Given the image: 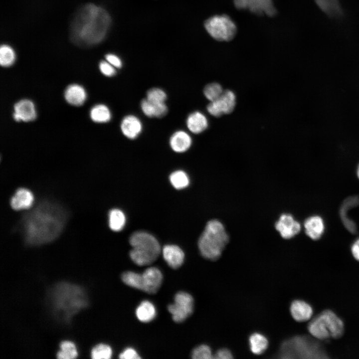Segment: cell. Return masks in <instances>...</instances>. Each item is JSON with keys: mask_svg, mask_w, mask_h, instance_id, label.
I'll return each instance as SVG.
<instances>
[{"mask_svg": "<svg viewBox=\"0 0 359 359\" xmlns=\"http://www.w3.org/2000/svg\"><path fill=\"white\" fill-rule=\"evenodd\" d=\"M91 119L96 123H106L111 119V113L107 106L99 104L92 108L90 111Z\"/></svg>", "mask_w": 359, "mask_h": 359, "instance_id": "cell-27", "label": "cell"}, {"mask_svg": "<svg viewBox=\"0 0 359 359\" xmlns=\"http://www.w3.org/2000/svg\"><path fill=\"white\" fill-rule=\"evenodd\" d=\"M60 350L57 353L60 359H72L77 356V352L74 343L70 341H63L60 344Z\"/></svg>", "mask_w": 359, "mask_h": 359, "instance_id": "cell-30", "label": "cell"}, {"mask_svg": "<svg viewBox=\"0 0 359 359\" xmlns=\"http://www.w3.org/2000/svg\"><path fill=\"white\" fill-rule=\"evenodd\" d=\"M308 329L310 334L317 340L338 339L343 335L344 325L333 311L326 310L311 320Z\"/></svg>", "mask_w": 359, "mask_h": 359, "instance_id": "cell-6", "label": "cell"}, {"mask_svg": "<svg viewBox=\"0 0 359 359\" xmlns=\"http://www.w3.org/2000/svg\"><path fill=\"white\" fill-rule=\"evenodd\" d=\"M320 10L327 16L334 18L341 17L343 9L340 0H314Z\"/></svg>", "mask_w": 359, "mask_h": 359, "instance_id": "cell-22", "label": "cell"}, {"mask_svg": "<svg viewBox=\"0 0 359 359\" xmlns=\"http://www.w3.org/2000/svg\"><path fill=\"white\" fill-rule=\"evenodd\" d=\"M123 282L127 285L143 291L144 285L142 274L133 271L124 272L121 276Z\"/></svg>", "mask_w": 359, "mask_h": 359, "instance_id": "cell-28", "label": "cell"}, {"mask_svg": "<svg viewBox=\"0 0 359 359\" xmlns=\"http://www.w3.org/2000/svg\"><path fill=\"white\" fill-rule=\"evenodd\" d=\"M105 58L107 62L113 65L114 67L120 68L122 66V62L121 59L117 55L109 53L105 56Z\"/></svg>", "mask_w": 359, "mask_h": 359, "instance_id": "cell-39", "label": "cell"}, {"mask_svg": "<svg viewBox=\"0 0 359 359\" xmlns=\"http://www.w3.org/2000/svg\"><path fill=\"white\" fill-rule=\"evenodd\" d=\"M249 346L251 352L255 355H260L267 349L268 342L267 338L259 333L252 334L249 339Z\"/></svg>", "mask_w": 359, "mask_h": 359, "instance_id": "cell-26", "label": "cell"}, {"mask_svg": "<svg viewBox=\"0 0 359 359\" xmlns=\"http://www.w3.org/2000/svg\"><path fill=\"white\" fill-rule=\"evenodd\" d=\"M276 229L285 239H290L297 235L301 230V225L289 214H283L275 224Z\"/></svg>", "mask_w": 359, "mask_h": 359, "instance_id": "cell-12", "label": "cell"}, {"mask_svg": "<svg viewBox=\"0 0 359 359\" xmlns=\"http://www.w3.org/2000/svg\"><path fill=\"white\" fill-rule=\"evenodd\" d=\"M13 118L16 121L29 122L36 118V111L33 103L29 100H22L14 106Z\"/></svg>", "mask_w": 359, "mask_h": 359, "instance_id": "cell-15", "label": "cell"}, {"mask_svg": "<svg viewBox=\"0 0 359 359\" xmlns=\"http://www.w3.org/2000/svg\"><path fill=\"white\" fill-rule=\"evenodd\" d=\"M167 98V94L161 88H153L149 89L147 92L146 99L153 103H165Z\"/></svg>", "mask_w": 359, "mask_h": 359, "instance_id": "cell-35", "label": "cell"}, {"mask_svg": "<svg viewBox=\"0 0 359 359\" xmlns=\"http://www.w3.org/2000/svg\"><path fill=\"white\" fill-rule=\"evenodd\" d=\"M191 357L194 359L213 358L210 348L206 345H201L195 348L192 352Z\"/></svg>", "mask_w": 359, "mask_h": 359, "instance_id": "cell-36", "label": "cell"}, {"mask_svg": "<svg viewBox=\"0 0 359 359\" xmlns=\"http://www.w3.org/2000/svg\"><path fill=\"white\" fill-rule=\"evenodd\" d=\"M235 6L240 9H248L257 14L273 15L275 9L272 0H234Z\"/></svg>", "mask_w": 359, "mask_h": 359, "instance_id": "cell-11", "label": "cell"}, {"mask_svg": "<svg viewBox=\"0 0 359 359\" xmlns=\"http://www.w3.org/2000/svg\"><path fill=\"white\" fill-rule=\"evenodd\" d=\"M228 240V235L223 224L214 219L206 224L198 239V246L204 258L216 260L221 255Z\"/></svg>", "mask_w": 359, "mask_h": 359, "instance_id": "cell-4", "label": "cell"}, {"mask_svg": "<svg viewBox=\"0 0 359 359\" xmlns=\"http://www.w3.org/2000/svg\"><path fill=\"white\" fill-rule=\"evenodd\" d=\"M115 68L107 61H102L99 64L101 73L106 76L110 77L115 75L116 71Z\"/></svg>", "mask_w": 359, "mask_h": 359, "instance_id": "cell-37", "label": "cell"}, {"mask_svg": "<svg viewBox=\"0 0 359 359\" xmlns=\"http://www.w3.org/2000/svg\"><path fill=\"white\" fill-rule=\"evenodd\" d=\"M288 355L302 358L324 359L327 354L317 342L304 337H295L286 343Z\"/></svg>", "mask_w": 359, "mask_h": 359, "instance_id": "cell-7", "label": "cell"}, {"mask_svg": "<svg viewBox=\"0 0 359 359\" xmlns=\"http://www.w3.org/2000/svg\"><path fill=\"white\" fill-rule=\"evenodd\" d=\"M236 104V97L231 90L223 91L217 99L210 101L207 106L208 112L213 116L219 117L222 114H229L234 110Z\"/></svg>", "mask_w": 359, "mask_h": 359, "instance_id": "cell-10", "label": "cell"}, {"mask_svg": "<svg viewBox=\"0 0 359 359\" xmlns=\"http://www.w3.org/2000/svg\"><path fill=\"white\" fill-rule=\"evenodd\" d=\"M49 299L55 314L66 322L88 305L86 295L81 287L64 282L52 288Z\"/></svg>", "mask_w": 359, "mask_h": 359, "instance_id": "cell-3", "label": "cell"}, {"mask_svg": "<svg viewBox=\"0 0 359 359\" xmlns=\"http://www.w3.org/2000/svg\"><path fill=\"white\" fill-rule=\"evenodd\" d=\"M33 200V195L30 191L21 188L18 189L12 197L10 205L14 210L27 209L31 206Z\"/></svg>", "mask_w": 359, "mask_h": 359, "instance_id": "cell-20", "label": "cell"}, {"mask_svg": "<svg viewBox=\"0 0 359 359\" xmlns=\"http://www.w3.org/2000/svg\"><path fill=\"white\" fill-rule=\"evenodd\" d=\"M357 176H358V178L359 179V165L357 169Z\"/></svg>", "mask_w": 359, "mask_h": 359, "instance_id": "cell-42", "label": "cell"}, {"mask_svg": "<svg viewBox=\"0 0 359 359\" xmlns=\"http://www.w3.org/2000/svg\"><path fill=\"white\" fill-rule=\"evenodd\" d=\"M142 274L143 291L149 294H155L162 283L163 274L161 271L158 268L152 267L146 269Z\"/></svg>", "mask_w": 359, "mask_h": 359, "instance_id": "cell-13", "label": "cell"}, {"mask_svg": "<svg viewBox=\"0 0 359 359\" xmlns=\"http://www.w3.org/2000/svg\"><path fill=\"white\" fill-rule=\"evenodd\" d=\"M126 218L124 213L118 209H112L109 214V224L111 230L120 231L124 226Z\"/></svg>", "mask_w": 359, "mask_h": 359, "instance_id": "cell-29", "label": "cell"}, {"mask_svg": "<svg viewBox=\"0 0 359 359\" xmlns=\"http://www.w3.org/2000/svg\"><path fill=\"white\" fill-rule=\"evenodd\" d=\"M306 234L313 240L319 239L325 230V224L323 218L319 215L311 216L304 222Z\"/></svg>", "mask_w": 359, "mask_h": 359, "instance_id": "cell-17", "label": "cell"}, {"mask_svg": "<svg viewBox=\"0 0 359 359\" xmlns=\"http://www.w3.org/2000/svg\"><path fill=\"white\" fill-rule=\"evenodd\" d=\"M15 59V54L13 49L7 45H2L0 48V63L2 66L11 65Z\"/></svg>", "mask_w": 359, "mask_h": 359, "instance_id": "cell-31", "label": "cell"}, {"mask_svg": "<svg viewBox=\"0 0 359 359\" xmlns=\"http://www.w3.org/2000/svg\"><path fill=\"white\" fill-rule=\"evenodd\" d=\"M223 92L221 86L217 83H212L206 85L203 89L205 97L210 101L219 98Z\"/></svg>", "mask_w": 359, "mask_h": 359, "instance_id": "cell-34", "label": "cell"}, {"mask_svg": "<svg viewBox=\"0 0 359 359\" xmlns=\"http://www.w3.org/2000/svg\"><path fill=\"white\" fill-rule=\"evenodd\" d=\"M121 359H139L141 357L136 351L132 348H127L119 356Z\"/></svg>", "mask_w": 359, "mask_h": 359, "instance_id": "cell-38", "label": "cell"}, {"mask_svg": "<svg viewBox=\"0 0 359 359\" xmlns=\"http://www.w3.org/2000/svg\"><path fill=\"white\" fill-rule=\"evenodd\" d=\"M141 108L143 113L151 118H161L168 112V107L165 103H153L147 99L141 101Z\"/></svg>", "mask_w": 359, "mask_h": 359, "instance_id": "cell-23", "label": "cell"}, {"mask_svg": "<svg viewBox=\"0 0 359 359\" xmlns=\"http://www.w3.org/2000/svg\"><path fill=\"white\" fill-rule=\"evenodd\" d=\"M351 252L355 259L359 261V238L356 240L352 245Z\"/></svg>", "mask_w": 359, "mask_h": 359, "instance_id": "cell-41", "label": "cell"}, {"mask_svg": "<svg viewBox=\"0 0 359 359\" xmlns=\"http://www.w3.org/2000/svg\"><path fill=\"white\" fill-rule=\"evenodd\" d=\"M163 255L170 267L173 269L180 267L183 264L184 254L179 246L175 245H167L163 249Z\"/></svg>", "mask_w": 359, "mask_h": 359, "instance_id": "cell-16", "label": "cell"}, {"mask_svg": "<svg viewBox=\"0 0 359 359\" xmlns=\"http://www.w3.org/2000/svg\"><path fill=\"white\" fill-rule=\"evenodd\" d=\"M232 358L231 353L227 349H220L213 356V358L218 359H230Z\"/></svg>", "mask_w": 359, "mask_h": 359, "instance_id": "cell-40", "label": "cell"}, {"mask_svg": "<svg viewBox=\"0 0 359 359\" xmlns=\"http://www.w3.org/2000/svg\"><path fill=\"white\" fill-rule=\"evenodd\" d=\"M290 312L294 320L301 322L310 319L313 311L310 304L304 301L297 300L292 303Z\"/></svg>", "mask_w": 359, "mask_h": 359, "instance_id": "cell-19", "label": "cell"}, {"mask_svg": "<svg viewBox=\"0 0 359 359\" xmlns=\"http://www.w3.org/2000/svg\"><path fill=\"white\" fill-rule=\"evenodd\" d=\"M170 180L173 186L178 189L183 188L189 184L188 176L182 171L173 173L170 176Z\"/></svg>", "mask_w": 359, "mask_h": 359, "instance_id": "cell-32", "label": "cell"}, {"mask_svg": "<svg viewBox=\"0 0 359 359\" xmlns=\"http://www.w3.org/2000/svg\"><path fill=\"white\" fill-rule=\"evenodd\" d=\"M129 242L132 247L130 256L132 261L139 266H146L154 262L158 257L161 247L156 238L144 231L133 233Z\"/></svg>", "mask_w": 359, "mask_h": 359, "instance_id": "cell-5", "label": "cell"}, {"mask_svg": "<svg viewBox=\"0 0 359 359\" xmlns=\"http://www.w3.org/2000/svg\"><path fill=\"white\" fill-rule=\"evenodd\" d=\"M65 220V214L59 207L49 202L39 204L23 219L26 242L39 245L50 242L60 234Z\"/></svg>", "mask_w": 359, "mask_h": 359, "instance_id": "cell-1", "label": "cell"}, {"mask_svg": "<svg viewBox=\"0 0 359 359\" xmlns=\"http://www.w3.org/2000/svg\"><path fill=\"white\" fill-rule=\"evenodd\" d=\"M120 127L123 134L131 140L137 138L143 129L141 120L133 115H129L124 117L121 121Z\"/></svg>", "mask_w": 359, "mask_h": 359, "instance_id": "cell-14", "label": "cell"}, {"mask_svg": "<svg viewBox=\"0 0 359 359\" xmlns=\"http://www.w3.org/2000/svg\"><path fill=\"white\" fill-rule=\"evenodd\" d=\"M136 315L139 321L147 323L152 321L156 317V310L152 303L145 300L138 306Z\"/></svg>", "mask_w": 359, "mask_h": 359, "instance_id": "cell-25", "label": "cell"}, {"mask_svg": "<svg viewBox=\"0 0 359 359\" xmlns=\"http://www.w3.org/2000/svg\"><path fill=\"white\" fill-rule=\"evenodd\" d=\"M192 139L185 131L179 130L174 132L170 137V145L172 149L177 153L186 151L191 146Z\"/></svg>", "mask_w": 359, "mask_h": 359, "instance_id": "cell-18", "label": "cell"}, {"mask_svg": "<svg viewBox=\"0 0 359 359\" xmlns=\"http://www.w3.org/2000/svg\"><path fill=\"white\" fill-rule=\"evenodd\" d=\"M64 96L67 102L74 106L83 104L86 98L84 89L77 84L69 85L65 91Z\"/></svg>", "mask_w": 359, "mask_h": 359, "instance_id": "cell-24", "label": "cell"}, {"mask_svg": "<svg viewBox=\"0 0 359 359\" xmlns=\"http://www.w3.org/2000/svg\"><path fill=\"white\" fill-rule=\"evenodd\" d=\"M193 299L191 295L185 292L177 293L174 298V304L168 307L175 322H182L191 315L193 310Z\"/></svg>", "mask_w": 359, "mask_h": 359, "instance_id": "cell-9", "label": "cell"}, {"mask_svg": "<svg viewBox=\"0 0 359 359\" xmlns=\"http://www.w3.org/2000/svg\"><path fill=\"white\" fill-rule=\"evenodd\" d=\"M204 26L208 33L219 41L231 40L236 32L234 23L225 15H216L208 18L205 21Z\"/></svg>", "mask_w": 359, "mask_h": 359, "instance_id": "cell-8", "label": "cell"}, {"mask_svg": "<svg viewBox=\"0 0 359 359\" xmlns=\"http://www.w3.org/2000/svg\"><path fill=\"white\" fill-rule=\"evenodd\" d=\"M186 124L188 129L195 134L203 132L208 127V120L206 116L199 111H194L187 117Z\"/></svg>", "mask_w": 359, "mask_h": 359, "instance_id": "cell-21", "label": "cell"}, {"mask_svg": "<svg viewBox=\"0 0 359 359\" xmlns=\"http://www.w3.org/2000/svg\"><path fill=\"white\" fill-rule=\"evenodd\" d=\"M112 354V351L107 345L100 344L95 346L91 351V358L93 359H109Z\"/></svg>", "mask_w": 359, "mask_h": 359, "instance_id": "cell-33", "label": "cell"}, {"mask_svg": "<svg viewBox=\"0 0 359 359\" xmlns=\"http://www.w3.org/2000/svg\"><path fill=\"white\" fill-rule=\"evenodd\" d=\"M111 17L103 8L92 3L81 7L70 26V37L75 44L88 47L101 42L111 23Z\"/></svg>", "mask_w": 359, "mask_h": 359, "instance_id": "cell-2", "label": "cell"}]
</instances>
